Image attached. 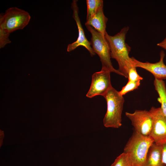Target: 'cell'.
I'll return each mask as SVG.
<instances>
[{"mask_svg": "<svg viewBox=\"0 0 166 166\" xmlns=\"http://www.w3.org/2000/svg\"><path fill=\"white\" fill-rule=\"evenodd\" d=\"M128 81H135L143 80V78L137 73L136 67L134 66H132L129 70L128 73Z\"/></svg>", "mask_w": 166, "mask_h": 166, "instance_id": "cell-18", "label": "cell"}, {"mask_svg": "<svg viewBox=\"0 0 166 166\" xmlns=\"http://www.w3.org/2000/svg\"><path fill=\"white\" fill-rule=\"evenodd\" d=\"M87 14L86 20L91 18L99 9L103 6L102 0H87Z\"/></svg>", "mask_w": 166, "mask_h": 166, "instance_id": "cell-14", "label": "cell"}, {"mask_svg": "<svg viewBox=\"0 0 166 166\" xmlns=\"http://www.w3.org/2000/svg\"><path fill=\"white\" fill-rule=\"evenodd\" d=\"M154 142L150 136L134 130L124 149V152L129 156L132 166H144L148 149Z\"/></svg>", "mask_w": 166, "mask_h": 166, "instance_id": "cell-2", "label": "cell"}, {"mask_svg": "<svg viewBox=\"0 0 166 166\" xmlns=\"http://www.w3.org/2000/svg\"><path fill=\"white\" fill-rule=\"evenodd\" d=\"M111 73L109 69L102 68L100 71L94 73L92 76L91 83L86 97L91 98L98 95L104 97L112 87Z\"/></svg>", "mask_w": 166, "mask_h": 166, "instance_id": "cell-6", "label": "cell"}, {"mask_svg": "<svg viewBox=\"0 0 166 166\" xmlns=\"http://www.w3.org/2000/svg\"><path fill=\"white\" fill-rule=\"evenodd\" d=\"M162 146V160L163 164L166 166V143Z\"/></svg>", "mask_w": 166, "mask_h": 166, "instance_id": "cell-19", "label": "cell"}, {"mask_svg": "<svg viewBox=\"0 0 166 166\" xmlns=\"http://www.w3.org/2000/svg\"><path fill=\"white\" fill-rule=\"evenodd\" d=\"M162 146L153 143L150 147L144 166H166L162 160Z\"/></svg>", "mask_w": 166, "mask_h": 166, "instance_id": "cell-12", "label": "cell"}, {"mask_svg": "<svg viewBox=\"0 0 166 166\" xmlns=\"http://www.w3.org/2000/svg\"><path fill=\"white\" fill-rule=\"evenodd\" d=\"M160 58L159 61L155 63L145 62L139 61L133 57H131L134 66L136 67L144 69L151 73L155 79L163 80L166 79V65L164 62L165 54L163 51L160 53Z\"/></svg>", "mask_w": 166, "mask_h": 166, "instance_id": "cell-10", "label": "cell"}, {"mask_svg": "<svg viewBox=\"0 0 166 166\" xmlns=\"http://www.w3.org/2000/svg\"><path fill=\"white\" fill-rule=\"evenodd\" d=\"M129 29V27H124L114 36L109 35L107 33L105 36L109 46L111 57L117 61L119 65L118 71L126 78H128V71L134 66L132 57L129 56L131 47L125 41Z\"/></svg>", "mask_w": 166, "mask_h": 166, "instance_id": "cell-1", "label": "cell"}, {"mask_svg": "<svg viewBox=\"0 0 166 166\" xmlns=\"http://www.w3.org/2000/svg\"><path fill=\"white\" fill-rule=\"evenodd\" d=\"M103 97L107 104V111L103 120L104 126L119 128L122 125L121 115L124 102L123 96L112 87Z\"/></svg>", "mask_w": 166, "mask_h": 166, "instance_id": "cell-3", "label": "cell"}, {"mask_svg": "<svg viewBox=\"0 0 166 166\" xmlns=\"http://www.w3.org/2000/svg\"><path fill=\"white\" fill-rule=\"evenodd\" d=\"M140 81H128L126 84L123 87L119 93L121 96L125 94L130 91L137 89L140 85Z\"/></svg>", "mask_w": 166, "mask_h": 166, "instance_id": "cell-16", "label": "cell"}, {"mask_svg": "<svg viewBox=\"0 0 166 166\" xmlns=\"http://www.w3.org/2000/svg\"><path fill=\"white\" fill-rule=\"evenodd\" d=\"M30 16L27 12L16 7L7 9L0 15V28L10 33L23 29L29 23Z\"/></svg>", "mask_w": 166, "mask_h": 166, "instance_id": "cell-4", "label": "cell"}, {"mask_svg": "<svg viewBox=\"0 0 166 166\" xmlns=\"http://www.w3.org/2000/svg\"><path fill=\"white\" fill-rule=\"evenodd\" d=\"M103 7H101L94 15L86 20L85 25L91 26L105 36L107 33L106 28L108 19L104 14Z\"/></svg>", "mask_w": 166, "mask_h": 166, "instance_id": "cell-11", "label": "cell"}, {"mask_svg": "<svg viewBox=\"0 0 166 166\" xmlns=\"http://www.w3.org/2000/svg\"><path fill=\"white\" fill-rule=\"evenodd\" d=\"M110 166H132V165L129 156L123 152L116 158Z\"/></svg>", "mask_w": 166, "mask_h": 166, "instance_id": "cell-15", "label": "cell"}, {"mask_svg": "<svg viewBox=\"0 0 166 166\" xmlns=\"http://www.w3.org/2000/svg\"><path fill=\"white\" fill-rule=\"evenodd\" d=\"M154 85L159 96L157 101L161 104V110L166 117V87L165 82L163 80L155 78Z\"/></svg>", "mask_w": 166, "mask_h": 166, "instance_id": "cell-13", "label": "cell"}, {"mask_svg": "<svg viewBox=\"0 0 166 166\" xmlns=\"http://www.w3.org/2000/svg\"><path fill=\"white\" fill-rule=\"evenodd\" d=\"M77 2V0H73L71 7L73 10V17L75 20L78 28V37L76 41L68 45L67 50L69 52L73 50L79 46H83L88 50L91 56H93L95 55V53L92 49L90 42L88 40L85 34L79 17L78 7Z\"/></svg>", "mask_w": 166, "mask_h": 166, "instance_id": "cell-9", "label": "cell"}, {"mask_svg": "<svg viewBox=\"0 0 166 166\" xmlns=\"http://www.w3.org/2000/svg\"><path fill=\"white\" fill-rule=\"evenodd\" d=\"M149 112L153 117L152 126L149 136L154 143L159 145L166 143V117L160 107H152Z\"/></svg>", "mask_w": 166, "mask_h": 166, "instance_id": "cell-7", "label": "cell"}, {"mask_svg": "<svg viewBox=\"0 0 166 166\" xmlns=\"http://www.w3.org/2000/svg\"><path fill=\"white\" fill-rule=\"evenodd\" d=\"M157 45L166 50V37L161 42L158 43Z\"/></svg>", "mask_w": 166, "mask_h": 166, "instance_id": "cell-20", "label": "cell"}, {"mask_svg": "<svg viewBox=\"0 0 166 166\" xmlns=\"http://www.w3.org/2000/svg\"><path fill=\"white\" fill-rule=\"evenodd\" d=\"M10 33L0 28V48H4L8 44L11 43V41L9 38Z\"/></svg>", "mask_w": 166, "mask_h": 166, "instance_id": "cell-17", "label": "cell"}, {"mask_svg": "<svg viewBox=\"0 0 166 166\" xmlns=\"http://www.w3.org/2000/svg\"><path fill=\"white\" fill-rule=\"evenodd\" d=\"M126 117L132 122L135 131L144 136H149L153 124V117L146 110H136L132 113L126 112Z\"/></svg>", "mask_w": 166, "mask_h": 166, "instance_id": "cell-8", "label": "cell"}, {"mask_svg": "<svg viewBox=\"0 0 166 166\" xmlns=\"http://www.w3.org/2000/svg\"><path fill=\"white\" fill-rule=\"evenodd\" d=\"M85 26L91 34V46L93 52L100 57L102 63V68L107 69L111 72L122 76L121 73L118 70L114 69L113 66L111 61L109 46L105 36L91 26Z\"/></svg>", "mask_w": 166, "mask_h": 166, "instance_id": "cell-5", "label": "cell"}]
</instances>
